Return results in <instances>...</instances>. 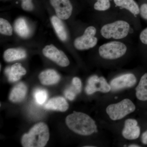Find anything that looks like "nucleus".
Instances as JSON below:
<instances>
[{"instance_id": "nucleus-1", "label": "nucleus", "mask_w": 147, "mask_h": 147, "mask_svg": "<svg viewBox=\"0 0 147 147\" xmlns=\"http://www.w3.org/2000/svg\"><path fill=\"white\" fill-rule=\"evenodd\" d=\"M65 122L70 130L79 135L88 136L98 131L95 122L85 113L74 111L67 117Z\"/></svg>"}, {"instance_id": "nucleus-2", "label": "nucleus", "mask_w": 147, "mask_h": 147, "mask_svg": "<svg viewBox=\"0 0 147 147\" xmlns=\"http://www.w3.org/2000/svg\"><path fill=\"white\" fill-rule=\"evenodd\" d=\"M50 138L49 128L46 124L40 122L34 125L28 133L23 135L21 142L24 147H43Z\"/></svg>"}, {"instance_id": "nucleus-3", "label": "nucleus", "mask_w": 147, "mask_h": 147, "mask_svg": "<svg viewBox=\"0 0 147 147\" xmlns=\"http://www.w3.org/2000/svg\"><path fill=\"white\" fill-rule=\"evenodd\" d=\"M129 29L130 26L127 22L119 20L104 25L101 28L100 33L106 39H121L127 36Z\"/></svg>"}, {"instance_id": "nucleus-4", "label": "nucleus", "mask_w": 147, "mask_h": 147, "mask_svg": "<svg viewBox=\"0 0 147 147\" xmlns=\"http://www.w3.org/2000/svg\"><path fill=\"white\" fill-rule=\"evenodd\" d=\"M136 109V106L131 100L125 98L118 103L108 105L106 108V113L111 119L119 120L133 113Z\"/></svg>"}, {"instance_id": "nucleus-5", "label": "nucleus", "mask_w": 147, "mask_h": 147, "mask_svg": "<svg viewBox=\"0 0 147 147\" xmlns=\"http://www.w3.org/2000/svg\"><path fill=\"white\" fill-rule=\"evenodd\" d=\"M127 50L125 44L119 41H114L105 43L99 47L100 57L105 59L114 60L121 57Z\"/></svg>"}, {"instance_id": "nucleus-6", "label": "nucleus", "mask_w": 147, "mask_h": 147, "mask_svg": "<svg viewBox=\"0 0 147 147\" xmlns=\"http://www.w3.org/2000/svg\"><path fill=\"white\" fill-rule=\"evenodd\" d=\"M96 29L93 26H90L85 30L84 34L76 38L74 42V47L78 50H88L93 48L97 44L98 39L95 37Z\"/></svg>"}, {"instance_id": "nucleus-7", "label": "nucleus", "mask_w": 147, "mask_h": 147, "mask_svg": "<svg viewBox=\"0 0 147 147\" xmlns=\"http://www.w3.org/2000/svg\"><path fill=\"white\" fill-rule=\"evenodd\" d=\"M42 53L45 57L60 66L65 67L69 64V61L65 54L54 45L45 46L42 50Z\"/></svg>"}, {"instance_id": "nucleus-8", "label": "nucleus", "mask_w": 147, "mask_h": 147, "mask_svg": "<svg viewBox=\"0 0 147 147\" xmlns=\"http://www.w3.org/2000/svg\"><path fill=\"white\" fill-rule=\"evenodd\" d=\"M111 90V86L104 77H99L96 75H94L88 80L85 90L87 94L90 95L96 92L108 93Z\"/></svg>"}, {"instance_id": "nucleus-9", "label": "nucleus", "mask_w": 147, "mask_h": 147, "mask_svg": "<svg viewBox=\"0 0 147 147\" xmlns=\"http://www.w3.org/2000/svg\"><path fill=\"white\" fill-rule=\"evenodd\" d=\"M50 3L61 19L67 20L71 16L73 7L69 0H50Z\"/></svg>"}, {"instance_id": "nucleus-10", "label": "nucleus", "mask_w": 147, "mask_h": 147, "mask_svg": "<svg viewBox=\"0 0 147 147\" xmlns=\"http://www.w3.org/2000/svg\"><path fill=\"white\" fill-rule=\"evenodd\" d=\"M137 83V79L132 74H127L115 78L110 82L111 89L113 90L131 88Z\"/></svg>"}, {"instance_id": "nucleus-11", "label": "nucleus", "mask_w": 147, "mask_h": 147, "mask_svg": "<svg viewBox=\"0 0 147 147\" xmlns=\"http://www.w3.org/2000/svg\"><path fill=\"white\" fill-rule=\"evenodd\" d=\"M140 128L138 122L134 119H127L125 122L123 129L122 135L127 140H134L139 138L140 134Z\"/></svg>"}, {"instance_id": "nucleus-12", "label": "nucleus", "mask_w": 147, "mask_h": 147, "mask_svg": "<svg viewBox=\"0 0 147 147\" xmlns=\"http://www.w3.org/2000/svg\"><path fill=\"white\" fill-rule=\"evenodd\" d=\"M5 73L11 82H16L21 79V76L25 75L26 70L20 63L14 64L11 67L5 68Z\"/></svg>"}, {"instance_id": "nucleus-13", "label": "nucleus", "mask_w": 147, "mask_h": 147, "mask_svg": "<svg viewBox=\"0 0 147 147\" xmlns=\"http://www.w3.org/2000/svg\"><path fill=\"white\" fill-rule=\"evenodd\" d=\"M38 78L42 85L49 86L57 84L60 80L61 76L54 69H48L40 74Z\"/></svg>"}, {"instance_id": "nucleus-14", "label": "nucleus", "mask_w": 147, "mask_h": 147, "mask_svg": "<svg viewBox=\"0 0 147 147\" xmlns=\"http://www.w3.org/2000/svg\"><path fill=\"white\" fill-rule=\"evenodd\" d=\"M44 108L47 110L64 112L68 109L69 104L64 98L59 96L50 99L44 105Z\"/></svg>"}, {"instance_id": "nucleus-15", "label": "nucleus", "mask_w": 147, "mask_h": 147, "mask_svg": "<svg viewBox=\"0 0 147 147\" xmlns=\"http://www.w3.org/2000/svg\"><path fill=\"white\" fill-rule=\"evenodd\" d=\"M28 91L26 84L21 82L16 84L11 90L9 95V99L13 102H20L24 100Z\"/></svg>"}, {"instance_id": "nucleus-16", "label": "nucleus", "mask_w": 147, "mask_h": 147, "mask_svg": "<svg viewBox=\"0 0 147 147\" xmlns=\"http://www.w3.org/2000/svg\"><path fill=\"white\" fill-rule=\"evenodd\" d=\"M26 50L21 48H9L4 52L3 58L8 62L24 59L26 57Z\"/></svg>"}, {"instance_id": "nucleus-17", "label": "nucleus", "mask_w": 147, "mask_h": 147, "mask_svg": "<svg viewBox=\"0 0 147 147\" xmlns=\"http://www.w3.org/2000/svg\"><path fill=\"white\" fill-rule=\"evenodd\" d=\"M51 22L59 38L61 41H65L67 38V34L63 22L57 16L51 17Z\"/></svg>"}, {"instance_id": "nucleus-18", "label": "nucleus", "mask_w": 147, "mask_h": 147, "mask_svg": "<svg viewBox=\"0 0 147 147\" xmlns=\"http://www.w3.org/2000/svg\"><path fill=\"white\" fill-rule=\"evenodd\" d=\"M14 31L20 37L26 38L31 33L30 29L26 21L24 18H17L14 24Z\"/></svg>"}, {"instance_id": "nucleus-19", "label": "nucleus", "mask_w": 147, "mask_h": 147, "mask_svg": "<svg viewBox=\"0 0 147 147\" xmlns=\"http://www.w3.org/2000/svg\"><path fill=\"white\" fill-rule=\"evenodd\" d=\"M117 6L125 9L134 15L140 13V9L134 0H114Z\"/></svg>"}, {"instance_id": "nucleus-20", "label": "nucleus", "mask_w": 147, "mask_h": 147, "mask_svg": "<svg viewBox=\"0 0 147 147\" xmlns=\"http://www.w3.org/2000/svg\"><path fill=\"white\" fill-rule=\"evenodd\" d=\"M136 95L141 101L147 100V73H145L140 79L136 88Z\"/></svg>"}, {"instance_id": "nucleus-21", "label": "nucleus", "mask_w": 147, "mask_h": 147, "mask_svg": "<svg viewBox=\"0 0 147 147\" xmlns=\"http://www.w3.org/2000/svg\"><path fill=\"white\" fill-rule=\"evenodd\" d=\"M34 96L36 102L38 104L42 105L47 100L48 97V93L46 90L38 88L34 91Z\"/></svg>"}, {"instance_id": "nucleus-22", "label": "nucleus", "mask_w": 147, "mask_h": 147, "mask_svg": "<svg viewBox=\"0 0 147 147\" xmlns=\"http://www.w3.org/2000/svg\"><path fill=\"white\" fill-rule=\"evenodd\" d=\"M0 33L7 36H11L13 29L7 20L3 18H0Z\"/></svg>"}, {"instance_id": "nucleus-23", "label": "nucleus", "mask_w": 147, "mask_h": 147, "mask_svg": "<svg viewBox=\"0 0 147 147\" xmlns=\"http://www.w3.org/2000/svg\"><path fill=\"white\" fill-rule=\"evenodd\" d=\"M110 1H103V0H98L95 3L94 7L95 10L104 11L108 10L110 8Z\"/></svg>"}, {"instance_id": "nucleus-24", "label": "nucleus", "mask_w": 147, "mask_h": 147, "mask_svg": "<svg viewBox=\"0 0 147 147\" xmlns=\"http://www.w3.org/2000/svg\"><path fill=\"white\" fill-rule=\"evenodd\" d=\"M21 7L24 10L31 11L33 10L34 5L32 0H21Z\"/></svg>"}, {"instance_id": "nucleus-25", "label": "nucleus", "mask_w": 147, "mask_h": 147, "mask_svg": "<svg viewBox=\"0 0 147 147\" xmlns=\"http://www.w3.org/2000/svg\"><path fill=\"white\" fill-rule=\"evenodd\" d=\"M72 85L75 87L79 93L81 92L82 90V83L81 80L78 77H74L72 80Z\"/></svg>"}, {"instance_id": "nucleus-26", "label": "nucleus", "mask_w": 147, "mask_h": 147, "mask_svg": "<svg viewBox=\"0 0 147 147\" xmlns=\"http://www.w3.org/2000/svg\"><path fill=\"white\" fill-rule=\"evenodd\" d=\"M139 38L143 44L147 45V28L141 32Z\"/></svg>"}, {"instance_id": "nucleus-27", "label": "nucleus", "mask_w": 147, "mask_h": 147, "mask_svg": "<svg viewBox=\"0 0 147 147\" xmlns=\"http://www.w3.org/2000/svg\"><path fill=\"white\" fill-rule=\"evenodd\" d=\"M140 13L142 18L147 20V4H144L141 6Z\"/></svg>"}, {"instance_id": "nucleus-28", "label": "nucleus", "mask_w": 147, "mask_h": 147, "mask_svg": "<svg viewBox=\"0 0 147 147\" xmlns=\"http://www.w3.org/2000/svg\"><path fill=\"white\" fill-rule=\"evenodd\" d=\"M64 94L66 97L70 100H74L76 97V94L67 89L65 91Z\"/></svg>"}, {"instance_id": "nucleus-29", "label": "nucleus", "mask_w": 147, "mask_h": 147, "mask_svg": "<svg viewBox=\"0 0 147 147\" xmlns=\"http://www.w3.org/2000/svg\"><path fill=\"white\" fill-rule=\"evenodd\" d=\"M142 141L143 144L147 145V130L142 134Z\"/></svg>"}, {"instance_id": "nucleus-30", "label": "nucleus", "mask_w": 147, "mask_h": 147, "mask_svg": "<svg viewBox=\"0 0 147 147\" xmlns=\"http://www.w3.org/2000/svg\"><path fill=\"white\" fill-rule=\"evenodd\" d=\"M129 147H140V146H139V145H136V144H132L129 145Z\"/></svg>"}, {"instance_id": "nucleus-31", "label": "nucleus", "mask_w": 147, "mask_h": 147, "mask_svg": "<svg viewBox=\"0 0 147 147\" xmlns=\"http://www.w3.org/2000/svg\"><path fill=\"white\" fill-rule=\"evenodd\" d=\"M96 1H98V0H96ZM103 1H111V0H103Z\"/></svg>"}]
</instances>
